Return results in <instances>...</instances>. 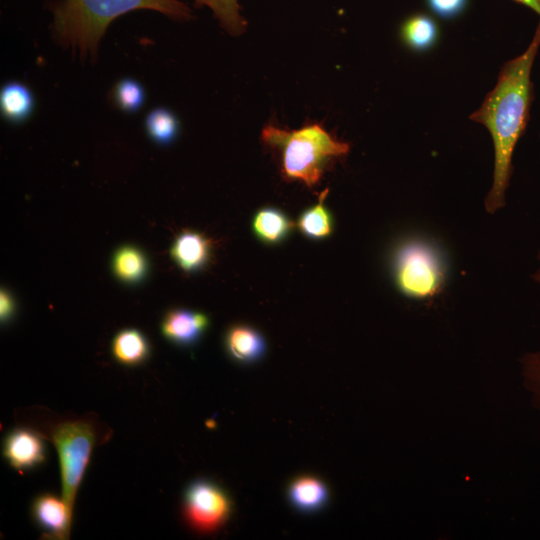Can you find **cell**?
<instances>
[{"mask_svg": "<svg viewBox=\"0 0 540 540\" xmlns=\"http://www.w3.org/2000/svg\"><path fill=\"white\" fill-rule=\"evenodd\" d=\"M540 47V22L528 48L502 66L495 87L485 96L470 119L484 125L493 141V182L485 209L493 214L505 206V194L512 175V156L524 134L534 98L531 71Z\"/></svg>", "mask_w": 540, "mask_h": 540, "instance_id": "obj_1", "label": "cell"}, {"mask_svg": "<svg viewBox=\"0 0 540 540\" xmlns=\"http://www.w3.org/2000/svg\"><path fill=\"white\" fill-rule=\"evenodd\" d=\"M49 9L55 40L78 49L82 57L97 55L109 24L127 12L149 9L178 21L192 18L190 8L179 0H58Z\"/></svg>", "mask_w": 540, "mask_h": 540, "instance_id": "obj_2", "label": "cell"}, {"mask_svg": "<svg viewBox=\"0 0 540 540\" xmlns=\"http://www.w3.org/2000/svg\"><path fill=\"white\" fill-rule=\"evenodd\" d=\"M261 139L270 148L278 150L283 176L308 187L316 185L326 167L345 157L350 150L348 143L337 140L317 123L294 130L269 124L262 129Z\"/></svg>", "mask_w": 540, "mask_h": 540, "instance_id": "obj_3", "label": "cell"}, {"mask_svg": "<svg viewBox=\"0 0 540 540\" xmlns=\"http://www.w3.org/2000/svg\"><path fill=\"white\" fill-rule=\"evenodd\" d=\"M397 289L406 297L426 300L441 293L446 281V264L431 242L412 238L404 241L393 257Z\"/></svg>", "mask_w": 540, "mask_h": 540, "instance_id": "obj_4", "label": "cell"}, {"mask_svg": "<svg viewBox=\"0 0 540 540\" xmlns=\"http://www.w3.org/2000/svg\"><path fill=\"white\" fill-rule=\"evenodd\" d=\"M51 439L58 452L62 498L73 512L75 497L95 443V431L88 422L66 421L55 426Z\"/></svg>", "mask_w": 540, "mask_h": 540, "instance_id": "obj_5", "label": "cell"}, {"mask_svg": "<svg viewBox=\"0 0 540 540\" xmlns=\"http://www.w3.org/2000/svg\"><path fill=\"white\" fill-rule=\"evenodd\" d=\"M184 515L191 527L200 532H213L228 519L231 503L225 491L209 480H196L186 488Z\"/></svg>", "mask_w": 540, "mask_h": 540, "instance_id": "obj_6", "label": "cell"}, {"mask_svg": "<svg viewBox=\"0 0 540 540\" xmlns=\"http://www.w3.org/2000/svg\"><path fill=\"white\" fill-rule=\"evenodd\" d=\"M3 456L16 470L34 469L45 461V443L37 432L29 428H16L5 437Z\"/></svg>", "mask_w": 540, "mask_h": 540, "instance_id": "obj_7", "label": "cell"}, {"mask_svg": "<svg viewBox=\"0 0 540 540\" xmlns=\"http://www.w3.org/2000/svg\"><path fill=\"white\" fill-rule=\"evenodd\" d=\"M31 514L37 526L53 539L69 538L72 512L54 494L38 495L32 502Z\"/></svg>", "mask_w": 540, "mask_h": 540, "instance_id": "obj_8", "label": "cell"}, {"mask_svg": "<svg viewBox=\"0 0 540 540\" xmlns=\"http://www.w3.org/2000/svg\"><path fill=\"white\" fill-rule=\"evenodd\" d=\"M208 317L200 312L175 309L166 313L161 323L164 337L171 342L188 346L194 344L208 327Z\"/></svg>", "mask_w": 540, "mask_h": 540, "instance_id": "obj_9", "label": "cell"}, {"mask_svg": "<svg viewBox=\"0 0 540 540\" xmlns=\"http://www.w3.org/2000/svg\"><path fill=\"white\" fill-rule=\"evenodd\" d=\"M400 38L410 50L418 53L432 49L439 38L437 22L428 14L415 13L407 17L400 27Z\"/></svg>", "mask_w": 540, "mask_h": 540, "instance_id": "obj_10", "label": "cell"}, {"mask_svg": "<svg viewBox=\"0 0 540 540\" xmlns=\"http://www.w3.org/2000/svg\"><path fill=\"white\" fill-rule=\"evenodd\" d=\"M210 254L209 241L200 233L185 231L175 240L171 255L174 261L185 271L202 268Z\"/></svg>", "mask_w": 540, "mask_h": 540, "instance_id": "obj_11", "label": "cell"}, {"mask_svg": "<svg viewBox=\"0 0 540 540\" xmlns=\"http://www.w3.org/2000/svg\"><path fill=\"white\" fill-rule=\"evenodd\" d=\"M229 354L239 362H253L261 358L266 349L262 335L248 326L232 327L226 335Z\"/></svg>", "mask_w": 540, "mask_h": 540, "instance_id": "obj_12", "label": "cell"}, {"mask_svg": "<svg viewBox=\"0 0 540 540\" xmlns=\"http://www.w3.org/2000/svg\"><path fill=\"white\" fill-rule=\"evenodd\" d=\"M111 349L116 361L126 366L143 363L150 353L146 337L136 329L118 332L112 341Z\"/></svg>", "mask_w": 540, "mask_h": 540, "instance_id": "obj_13", "label": "cell"}, {"mask_svg": "<svg viewBox=\"0 0 540 540\" xmlns=\"http://www.w3.org/2000/svg\"><path fill=\"white\" fill-rule=\"evenodd\" d=\"M288 496L299 510L312 512L322 508L328 500L326 485L317 478L305 476L295 479L289 486Z\"/></svg>", "mask_w": 540, "mask_h": 540, "instance_id": "obj_14", "label": "cell"}, {"mask_svg": "<svg viewBox=\"0 0 540 540\" xmlns=\"http://www.w3.org/2000/svg\"><path fill=\"white\" fill-rule=\"evenodd\" d=\"M0 106L6 119L15 123L22 122L31 114L34 98L26 85L12 81L2 87Z\"/></svg>", "mask_w": 540, "mask_h": 540, "instance_id": "obj_15", "label": "cell"}, {"mask_svg": "<svg viewBox=\"0 0 540 540\" xmlns=\"http://www.w3.org/2000/svg\"><path fill=\"white\" fill-rule=\"evenodd\" d=\"M292 227L293 224L286 214L272 207L260 209L252 222L254 234L268 244L282 241L288 236Z\"/></svg>", "mask_w": 540, "mask_h": 540, "instance_id": "obj_16", "label": "cell"}, {"mask_svg": "<svg viewBox=\"0 0 540 540\" xmlns=\"http://www.w3.org/2000/svg\"><path fill=\"white\" fill-rule=\"evenodd\" d=\"M327 194L328 189L320 194L318 203L306 209L297 221L299 230L308 238L323 239L332 233L333 218L324 204Z\"/></svg>", "mask_w": 540, "mask_h": 540, "instance_id": "obj_17", "label": "cell"}, {"mask_svg": "<svg viewBox=\"0 0 540 540\" xmlns=\"http://www.w3.org/2000/svg\"><path fill=\"white\" fill-rule=\"evenodd\" d=\"M113 270L122 281L136 283L144 278L147 272V261L139 249L125 246L114 255Z\"/></svg>", "mask_w": 540, "mask_h": 540, "instance_id": "obj_18", "label": "cell"}, {"mask_svg": "<svg viewBox=\"0 0 540 540\" xmlns=\"http://www.w3.org/2000/svg\"><path fill=\"white\" fill-rule=\"evenodd\" d=\"M199 6L209 7L222 28L238 36L246 29V21L240 14L238 0H193Z\"/></svg>", "mask_w": 540, "mask_h": 540, "instance_id": "obj_19", "label": "cell"}, {"mask_svg": "<svg viewBox=\"0 0 540 540\" xmlns=\"http://www.w3.org/2000/svg\"><path fill=\"white\" fill-rule=\"evenodd\" d=\"M146 128L154 141L167 144L176 137L179 122L176 116L168 109L156 108L147 115Z\"/></svg>", "mask_w": 540, "mask_h": 540, "instance_id": "obj_20", "label": "cell"}, {"mask_svg": "<svg viewBox=\"0 0 540 540\" xmlns=\"http://www.w3.org/2000/svg\"><path fill=\"white\" fill-rule=\"evenodd\" d=\"M144 97L143 87L133 79H123L115 86L116 104L124 111H137L143 105Z\"/></svg>", "mask_w": 540, "mask_h": 540, "instance_id": "obj_21", "label": "cell"}, {"mask_svg": "<svg viewBox=\"0 0 540 540\" xmlns=\"http://www.w3.org/2000/svg\"><path fill=\"white\" fill-rule=\"evenodd\" d=\"M521 363L525 386L540 409V350L527 353Z\"/></svg>", "mask_w": 540, "mask_h": 540, "instance_id": "obj_22", "label": "cell"}, {"mask_svg": "<svg viewBox=\"0 0 540 540\" xmlns=\"http://www.w3.org/2000/svg\"><path fill=\"white\" fill-rule=\"evenodd\" d=\"M432 13L444 20L460 16L468 5V0H426Z\"/></svg>", "mask_w": 540, "mask_h": 540, "instance_id": "obj_23", "label": "cell"}, {"mask_svg": "<svg viewBox=\"0 0 540 540\" xmlns=\"http://www.w3.org/2000/svg\"><path fill=\"white\" fill-rule=\"evenodd\" d=\"M0 315L2 321H7L11 318L14 311V303L11 296L6 291H1L0 295Z\"/></svg>", "mask_w": 540, "mask_h": 540, "instance_id": "obj_24", "label": "cell"}, {"mask_svg": "<svg viewBox=\"0 0 540 540\" xmlns=\"http://www.w3.org/2000/svg\"><path fill=\"white\" fill-rule=\"evenodd\" d=\"M513 1L531 8L534 12H536L540 16V0H513Z\"/></svg>", "mask_w": 540, "mask_h": 540, "instance_id": "obj_25", "label": "cell"}, {"mask_svg": "<svg viewBox=\"0 0 540 540\" xmlns=\"http://www.w3.org/2000/svg\"><path fill=\"white\" fill-rule=\"evenodd\" d=\"M538 260L540 261V252L538 254ZM533 278L537 283L540 284V265L537 268V270L535 271Z\"/></svg>", "mask_w": 540, "mask_h": 540, "instance_id": "obj_26", "label": "cell"}]
</instances>
